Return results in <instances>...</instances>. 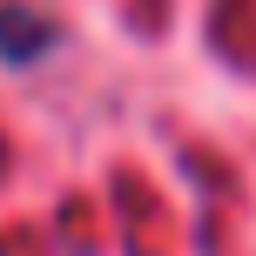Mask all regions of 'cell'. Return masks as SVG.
Returning a JSON list of instances; mask_svg holds the SVG:
<instances>
[{
  "mask_svg": "<svg viewBox=\"0 0 256 256\" xmlns=\"http://www.w3.org/2000/svg\"><path fill=\"white\" fill-rule=\"evenodd\" d=\"M48 48H54L48 14H40V7H20V0H7V7H0V61H7V68H27V61H40Z\"/></svg>",
  "mask_w": 256,
  "mask_h": 256,
  "instance_id": "1",
  "label": "cell"
},
{
  "mask_svg": "<svg viewBox=\"0 0 256 256\" xmlns=\"http://www.w3.org/2000/svg\"><path fill=\"white\" fill-rule=\"evenodd\" d=\"M0 162H7V148H0Z\"/></svg>",
  "mask_w": 256,
  "mask_h": 256,
  "instance_id": "2",
  "label": "cell"
}]
</instances>
